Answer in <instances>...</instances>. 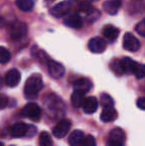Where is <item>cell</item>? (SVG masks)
I'll return each instance as SVG.
<instances>
[{
    "instance_id": "obj_10",
    "label": "cell",
    "mask_w": 145,
    "mask_h": 146,
    "mask_svg": "<svg viewBox=\"0 0 145 146\" xmlns=\"http://www.w3.org/2000/svg\"><path fill=\"white\" fill-rule=\"evenodd\" d=\"M48 71L53 79H61L65 75V67L56 61H49Z\"/></svg>"
},
{
    "instance_id": "obj_36",
    "label": "cell",
    "mask_w": 145,
    "mask_h": 146,
    "mask_svg": "<svg viewBox=\"0 0 145 146\" xmlns=\"http://www.w3.org/2000/svg\"><path fill=\"white\" fill-rule=\"evenodd\" d=\"M0 146H3V143H2V142H0Z\"/></svg>"
},
{
    "instance_id": "obj_33",
    "label": "cell",
    "mask_w": 145,
    "mask_h": 146,
    "mask_svg": "<svg viewBox=\"0 0 145 146\" xmlns=\"http://www.w3.org/2000/svg\"><path fill=\"white\" fill-rule=\"evenodd\" d=\"M36 134V127L33 126V125H29V127H28V132H27V135L26 136H34V135Z\"/></svg>"
},
{
    "instance_id": "obj_31",
    "label": "cell",
    "mask_w": 145,
    "mask_h": 146,
    "mask_svg": "<svg viewBox=\"0 0 145 146\" xmlns=\"http://www.w3.org/2000/svg\"><path fill=\"white\" fill-rule=\"evenodd\" d=\"M8 106V98L5 94H0V110H3Z\"/></svg>"
},
{
    "instance_id": "obj_4",
    "label": "cell",
    "mask_w": 145,
    "mask_h": 146,
    "mask_svg": "<svg viewBox=\"0 0 145 146\" xmlns=\"http://www.w3.org/2000/svg\"><path fill=\"white\" fill-rule=\"evenodd\" d=\"M28 33V26L26 23L21 21L14 22L9 29V34L10 37L14 40H19L22 39L23 37L26 36V34Z\"/></svg>"
},
{
    "instance_id": "obj_21",
    "label": "cell",
    "mask_w": 145,
    "mask_h": 146,
    "mask_svg": "<svg viewBox=\"0 0 145 146\" xmlns=\"http://www.w3.org/2000/svg\"><path fill=\"white\" fill-rule=\"evenodd\" d=\"M16 5L20 10L25 12L31 11L34 8V1L33 0H16Z\"/></svg>"
},
{
    "instance_id": "obj_37",
    "label": "cell",
    "mask_w": 145,
    "mask_h": 146,
    "mask_svg": "<svg viewBox=\"0 0 145 146\" xmlns=\"http://www.w3.org/2000/svg\"><path fill=\"white\" fill-rule=\"evenodd\" d=\"M91 1H99V0H91Z\"/></svg>"
},
{
    "instance_id": "obj_26",
    "label": "cell",
    "mask_w": 145,
    "mask_h": 146,
    "mask_svg": "<svg viewBox=\"0 0 145 146\" xmlns=\"http://www.w3.org/2000/svg\"><path fill=\"white\" fill-rule=\"evenodd\" d=\"M11 59L10 52L4 47H0V64H6Z\"/></svg>"
},
{
    "instance_id": "obj_27",
    "label": "cell",
    "mask_w": 145,
    "mask_h": 146,
    "mask_svg": "<svg viewBox=\"0 0 145 146\" xmlns=\"http://www.w3.org/2000/svg\"><path fill=\"white\" fill-rule=\"evenodd\" d=\"M99 16H101V12L97 9H95V8H91V11L85 13V18H87L89 22H95V20L99 19Z\"/></svg>"
},
{
    "instance_id": "obj_22",
    "label": "cell",
    "mask_w": 145,
    "mask_h": 146,
    "mask_svg": "<svg viewBox=\"0 0 145 146\" xmlns=\"http://www.w3.org/2000/svg\"><path fill=\"white\" fill-rule=\"evenodd\" d=\"M131 74H133L137 79H142L145 76V65L134 62L131 70Z\"/></svg>"
},
{
    "instance_id": "obj_1",
    "label": "cell",
    "mask_w": 145,
    "mask_h": 146,
    "mask_svg": "<svg viewBox=\"0 0 145 146\" xmlns=\"http://www.w3.org/2000/svg\"><path fill=\"white\" fill-rule=\"evenodd\" d=\"M44 84H43L42 77L38 74L32 75L25 83L24 87V94H25L26 98L28 100H34L38 96L39 92L42 90Z\"/></svg>"
},
{
    "instance_id": "obj_2",
    "label": "cell",
    "mask_w": 145,
    "mask_h": 146,
    "mask_svg": "<svg viewBox=\"0 0 145 146\" xmlns=\"http://www.w3.org/2000/svg\"><path fill=\"white\" fill-rule=\"evenodd\" d=\"M43 102L46 106V108H48L49 112L51 113H59L60 115L63 112V108H64V102L60 100L57 96L53 94H47L45 96L44 100H43ZM55 114V113H54Z\"/></svg>"
},
{
    "instance_id": "obj_8",
    "label": "cell",
    "mask_w": 145,
    "mask_h": 146,
    "mask_svg": "<svg viewBox=\"0 0 145 146\" xmlns=\"http://www.w3.org/2000/svg\"><path fill=\"white\" fill-rule=\"evenodd\" d=\"M71 128V121L68 119H63L60 122L57 123V125L53 129V135L57 138H63L68 134L69 130Z\"/></svg>"
},
{
    "instance_id": "obj_3",
    "label": "cell",
    "mask_w": 145,
    "mask_h": 146,
    "mask_svg": "<svg viewBox=\"0 0 145 146\" xmlns=\"http://www.w3.org/2000/svg\"><path fill=\"white\" fill-rule=\"evenodd\" d=\"M125 139V132L121 128L116 127L109 132L107 146H124Z\"/></svg>"
},
{
    "instance_id": "obj_12",
    "label": "cell",
    "mask_w": 145,
    "mask_h": 146,
    "mask_svg": "<svg viewBox=\"0 0 145 146\" xmlns=\"http://www.w3.org/2000/svg\"><path fill=\"white\" fill-rule=\"evenodd\" d=\"M73 87L75 88V90L77 92H81L83 94H87L91 90V88H93V83L91 82V80L85 79V78H81L77 81L73 82Z\"/></svg>"
},
{
    "instance_id": "obj_19",
    "label": "cell",
    "mask_w": 145,
    "mask_h": 146,
    "mask_svg": "<svg viewBox=\"0 0 145 146\" xmlns=\"http://www.w3.org/2000/svg\"><path fill=\"white\" fill-rule=\"evenodd\" d=\"M85 138V134L81 130H73L69 136V143L71 146H79Z\"/></svg>"
},
{
    "instance_id": "obj_11",
    "label": "cell",
    "mask_w": 145,
    "mask_h": 146,
    "mask_svg": "<svg viewBox=\"0 0 145 146\" xmlns=\"http://www.w3.org/2000/svg\"><path fill=\"white\" fill-rule=\"evenodd\" d=\"M21 81V74L18 70L12 69L5 75V84L10 88H15Z\"/></svg>"
},
{
    "instance_id": "obj_15",
    "label": "cell",
    "mask_w": 145,
    "mask_h": 146,
    "mask_svg": "<svg viewBox=\"0 0 145 146\" xmlns=\"http://www.w3.org/2000/svg\"><path fill=\"white\" fill-rule=\"evenodd\" d=\"M103 9L109 15H115L120 9L121 0H107L103 3Z\"/></svg>"
},
{
    "instance_id": "obj_23",
    "label": "cell",
    "mask_w": 145,
    "mask_h": 146,
    "mask_svg": "<svg viewBox=\"0 0 145 146\" xmlns=\"http://www.w3.org/2000/svg\"><path fill=\"white\" fill-rule=\"evenodd\" d=\"M110 69L111 71L113 72L115 75L117 76H121L123 74H125V71H124V68L123 65H122V62L121 61H118V60H114L110 63L109 65Z\"/></svg>"
},
{
    "instance_id": "obj_32",
    "label": "cell",
    "mask_w": 145,
    "mask_h": 146,
    "mask_svg": "<svg viewBox=\"0 0 145 146\" xmlns=\"http://www.w3.org/2000/svg\"><path fill=\"white\" fill-rule=\"evenodd\" d=\"M136 106L138 108L142 110H145V98H139L136 102Z\"/></svg>"
},
{
    "instance_id": "obj_14",
    "label": "cell",
    "mask_w": 145,
    "mask_h": 146,
    "mask_svg": "<svg viewBox=\"0 0 145 146\" xmlns=\"http://www.w3.org/2000/svg\"><path fill=\"white\" fill-rule=\"evenodd\" d=\"M64 24L73 29H79L83 27V19L77 14H69L64 19Z\"/></svg>"
},
{
    "instance_id": "obj_29",
    "label": "cell",
    "mask_w": 145,
    "mask_h": 146,
    "mask_svg": "<svg viewBox=\"0 0 145 146\" xmlns=\"http://www.w3.org/2000/svg\"><path fill=\"white\" fill-rule=\"evenodd\" d=\"M91 8L93 7H91L89 1H81L77 6V10L79 12H83V13H87L89 11H91Z\"/></svg>"
},
{
    "instance_id": "obj_6",
    "label": "cell",
    "mask_w": 145,
    "mask_h": 146,
    "mask_svg": "<svg viewBox=\"0 0 145 146\" xmlns=\"http://www.w3.org/2000/svg\"><path fill=\"white\" fill-rule=\"evenodd\" d=\"M123 48L128 52H136L140 49V42L131 33H126L123 37Z\"/></svg>"
},
{
    "instance_id": "obj_20",
    "label": "cell",
    "mask_w": 145,
    "mask_h": 146,
    "mask_svg": "<svg viewBox=\"0 0 145 146\" xmlns=\"http://www.w3.org/2000/svg\"><path fill=\"white\" fill-rule=\"evenodd\" d=\"M71 100H72V104L75 108H81V106H83V104H85V94H83V92L75 90V92H73Z\"/></svg>"
},
{
    "instance_id": "obj_17",
    "label": "cell",
    "mask_w": 145,
    "mask_h": 146,
    "mask_svg": "<svg viewBox=\"0 0 145 146\" xmlns=\"http://www.w3.org/2000/svg\"><path fill=\"white\" fill-rule=\"evenodd\" d=\"M103 35L109 42H114L119 35V30L112 25H107L103 28Z\"/></svg>"
},
{
    "instance_id": "obj_35",
    "label": "cell",
    "mask_w": 145,
    "mask_h": 146,
    "mask_svg": "<svg viewBox=\"0 0 145 146\" xmlns=\"http://www.w3.org/2000/svg\"><path fill=\"white\" fill-rule=\"evenodd\" d=\"M3 22H4L3 18H2V17H0V27H1V26H2V24H3Z\"/></svg>"
},
{
    "instance_id": "obj_24",
    "label": "cell",
    "mask_w": 145,
    "mask_h": 146,
    "mask_svg": "<svg viewBox=\"0 0 145 146\" xmlns=\"http://www.w3.org/2000/svg\"><path fill=\"white\" fill-rule=\"evenodd\" d=\"M39 145L40 146H52L53 140L51 135L47 131H42L39 135Z\"/></svg>"
},
{
    "instance_id": "obj_5",
    "label": "cell",
    "mask_w": 145,
    "mask_h": 146,
    "mask_svg": "<svg viewBox=\"0 0 145 146\" xmlns=\"http://www.w3.org/2000/svg\"><path fill=\"white\" fill-rule=\"evenodd\" d=\"M22 113L24 116L31 119V120L39 121L42 117V110L38 104H34V102H30L24 106Z\"/></svg>"
},
{
    "instance_id": "obj_9",
    "label": "cell",
    "mask_w": 145,
    "mask_h": 146,
    "mask_svg": "<svg viewBox=\"0 0 145 146\" xmlns=\"http://www.w3.org/2000/svg\"><path fill=\"white\" fill-rule=\"evenodd\" d=\"M89 49L95 54H101L107 49V42L101 37H95L89 41Z\"/></svg>"
},
{
    "instance_id": "obj_25",
    "label": "cell",
    "mask_w": 145,
    "mask_h": 146,
    "mask_svg": "<svg viewBox=\"0 0 145 146\" xmlns=\"http://www.w3.org/2000/svg\"><path fill=\"white\" fill-rule=\"evenodd\" d=\"M101 106H103V108H113V104H114V102H113V100H112V98L107 94H101Z\"/></svg>"
},
{
    "instance_id": "obj_28",
    "label": "cell",
    "mask_w": 145,
    "mask_h": 146,
    "mask_svg": "<svg viewBox=\"0 0 145 146\" xmlns=\"http://www.w3.org/2000/svg\"><path fill=\"white\" fill-rule=\"evenodd\" d=\"M79 146H97V141L93 135H87V136H85Z\"/></svg>"
},
{
    "instance_id": "obj_34",
    "label": "cell",
    "mask_w": 145,
    "mask_h": 146,
    "mask_svg": "<svg viewBox=\"0 0 145 146\" xmlns=\"http://www.w3.org/2000/svg\"><path fill=\"white\" fill-rule=\"evenodd\" d=\"M55 0H45V2H46L47 4H50V3H53Z\"/></svg>"
},
{
    "instance_id": "obj_13",
    "label": "cell",
    "mask_w": 145,
    "mask_h": 146,
    "mask_svg": "<svg viewBox=\"0 0 145 146\" xmlns=\"http://www.w3.org/2000/svg\"><path fill=\"white\" fill-rule=\"evenodd\" d=\"M28 127L29 125L25 124V123L17 122L12 126L10 134L13 138H20V137L26 136L28 132Z\"/></svg>"
},
{
    "instance_id": "obj_16",
    "label": "cell",
    "mask_w": 145,
    "mask_h": 146,
    "mask_svg": "<svg viewBox=\"0 0 145 146\" xmlns=\"http://www.w3.org/2000/svg\"><path fill=\"white\" fill-rule=\"evenodd\" d=\"M97 106H99V102H97V98H95V96H89V98H85L83 108L85 113L91 114L97 111Z\"/></svg>"
},
{
    "instance_id": "obj_18",
    "label": "cell",
    "mask_w": 145,
    "mask_h": 146,
    "mask_svg": "<svg viewBox=\"0 0 145 146\" xmlns=\"http://www.w3.org/2000/svg\"><path fill=\"white\" fill-rule=\"evenodd\" d=\"M118 116V113L113 108H103L101 114V119L103 122H111V121L115 120Z\"/></svg>"
},
{
    "instance_id": "obj_7",
    "label": "cell",
    "mask_w": 145,
    "mask_h": 146,
    "mask_svg": "<svg viewBox=\"0 0 145 146\" xmlns=\"http://www.w3.org/2000/svg\"><path fill=\"white\" fill-rule=\"evenodd\" d=\"M71 7H72L71 2L63 1V2H61V3L57 4V5L53 6L50 9V13L52 14L54 17L61 18L69 13V11L71 10Z\"/></svg>"
},
{
    "instance_id": "obj_30",
    "label": "cell",
    "mask_w": 145,
    "mask_h": 146,
    "mask_svg": "<svg viewBox=\"0 0 145 146\" xmlns=\"http://www.w3.org/2000/svg\"><path fill=\"white\" fill-rule=\"evenodd\" d=\"M135 31L142 37H145V18L135 26Z\"/></svg>"
}]
</instances>
